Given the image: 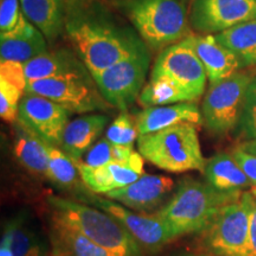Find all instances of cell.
<instances>
[{"mask_svg": "<svg viewBox=\"0 0 256 256\" xmlns=\"http://www.w3.org/2000/svg\"><path fill=\"white\" fill-rule=\"evenodd\" d=\"M177 256H216V255H212V254H210V255H198V254H186V252H185V254L177 255Z\"/></svg>", "mask_w": 256, "mask_h": 256, "instance_id": "ab89813d", "label": "cell"}, {"mask_svg": "<svg viewBox=\"0 0 256 256\" xmlns=\"http://www.w3.org/2000/svg\"><path fill=\"white\" fill-rule=\"evenodd\" d=\"M234 159L238 162L241 168L247 174V177L252 184V188L256 186V156L249 154V153L242 151L238 147L235 148L232 153Z\"/></svg>", "mask_w": 256, "mask_h": 256, "instance_id": "d590c367", "label": "cell"}, {"mask_svg": "<svg viewBox=\"0 0 256 256\" xmlns=\"http://www.w3.org/2000/svg\"><path fill=\"white\" fill-rule=\"evenodd\" d=\"M243 192L216 190L208 183L184 179L166 206L154 214L168 226L172 240L200 234L229 204L242 198Z\"/></svg>", "mask_w": 256, "mask_h": 256, "instance_id": "3957f363", "label": "cell"}, {"mask_svg": "<svg viewBox=\"0 0 256 256\" xmlns=\"http://www.w3.org/2000/svg\"><path fill=\"white\" fill-rule=\"evenodd\" d=\"M144 156L134 152L127 164L110 162L101 168H88L76 162L83 184L96 194H107L133 184L144 176Z\"/></svg>", "mask_w": 256, "mask_h": 256, "instance_id": "9a60e30c", "label": "cell"}, {"mask_svg": "<svg viewBox=\"0 0 256 256\" xmlns=\"http://www.w3.org/2000/svg\"><path fill=\"white\" fill-rule=\"evenodd\" d=\"M194 48L196 50L204 68H206L210 84L222 82L238 72L241 64L238 57L217 40L214 34L192 36Z\"/></svg>", "mask_w": 256, "mask_h": 256, "instance_id": "e0dca14e", "label": "cell"}, {"mask_svg": "<svg viewBox=\"0 0 256 256\" xmlns=\"http://www.w3.org/2000/svg\"><path fill=\"white\" fill-rule=\"evenodd\" d=\"M87 203L100 209L108 215L119 220L133 238L139 243L144 252H158L162 247L174 241L168 226L162 220L156 218L154 215H140V214L120 206L116 202L110 198H101L98 196H92L88 200H84Z\"/></svg>", "mask_w": 256, "mask_h": 256, "instance_id": "7c38bea8", "label": "cell"}, {"mask_svg": "<svg viewBox=\"0 0 256 256\" xmlns=\"http://www.w3.org/2000/svg\"><path fill=\"white\" fill-rule=\"evenodd\" d=\"M25 90L8 80L0 78V116L6 122H16L19 116V106Z\"/></svg>", "mask_w": 256, "mask_h": 256, "instance_id": "f546056e", "label": "cell"}, {"mask_svg": "<svg viewBox=\"0 0 256 256\" xmlns=\"http://www.w3.org/2000/svg\"><path fill=\"white\" fill-rule=\"evenodd\" d=\"M110 122V118L102 114L84 115L70 121L63 134L60 148L75 162H81L82 156L96 144Z\"/></svg>", "mask_w": 256, "mask_h": 256, "instance_id": "ac0fdd59", "label": "cell"}, {"mask_svg": "<svg viewBox=\"0 0 256 256\" xmlns=\"http://www.w3.org/2000/svg\"><path fill=\"white\" fill-rule=\"evenodd\" d=\"M249 209L241 200L223 208L200 234L203 248L216 256H243L248 240Z\"/></svg>", "mask_w": 256, "mask_h": 256, "instance_id": "30bf717a", "label": "cell"}, {"mask_svg": "<svg viewBox=\"0 0 256 256\" xmlns=\"http://www.w3.org/2000/svg\"><path fill=\"white\" fill-rule=\"evenodd\" d=\"M242 197L247 202L249 209L248 240L243 256H256V198L252 192H243Z\"/></svg>", "mask_w": 256, "mask_h": 256, "instance_id": "836d02e7", "label": "cell"}, {"mask_svg": "<svg viewBox=\"0 0 256 256\" xmlns=\"http://www.w3.org/2000/svg\"><path fill=\"white\" fill-rule=\"evenodd\" d=\"M238 132L240 138L244 142L256 139V78H252L246 92L244 106Z\"/></svg>", "mask_w": 256, "mask_h": 256, "instance_id": "1f68e13d", "label": "cell"}, {"mask_svg": "<svg viewBox=\"0 0 256 256\" xmlns=\"http://www.w3.org/2000/svg\"><path fill=\"white\" fill-rule=\"evenodd\" d=\"M256 19V0H192L190 28L214 34Z\"/></svg>", "mask_w": 256, "mask_h": 256, "instance_id": "8fae6325", "label": "cell"}, {"mask_svg": "<svg viewBox=\"0 0 256 256\" xmlns=\"http://www.w3.org/2000/svg\"><path fill=\"white\" fill-rule=\"evenodd\" d=\"M204 176L206 183L220 191L236 192L252 188L241 166L228 153H220L206 162Z\"/></svg>", "mask_w": 256, "mask_h": 256, "instance_id": "7402d4cb", "label": "cell"}, {"mask_svg": "<svg viewBox=\"0 0 256 256\" xmlns=\"http://www.w3.org/2000/svg\"><path fill=\"white\" fill-rule=\"evenodd\" d=\"M140 134L138 130L136 122H134L130 114L124 112L115 119L107 130V138L113 145L132 146L139 139Z\"/></svg>", "mask_w": 256, "mask_h": 256, "instance_id": "4dcf8cb0", "label": "cell"}, {"mask_svg": "<svg viewBox=\"0 0 256 256\" xmlns=\"http://www.w3.org/2000/svg\"><path fill=\"white\" fill-rule=\"evenodd\" d=\"M51 218L78 230L114 256H144V250L126 228L98 208L57 196L48 197Z\"/></svg>", "mask_w": 256, "mask_h": 256, "instance_id": "277c9868", "label": "cell"}, {"mask_svg": "<svg viewBox=\"0 0 256 256\" xmlns=\"http://www.w3.org/2000/svg\"><path fill=\"white\" fill-rule=\"evenodd\" d=\"M64 32L92 75L150 49L104 0H64Z\"/></svg>", "mask_w": 256, "mask_h": 256, "instance_id": "6da1fadb", "label": "cell"}, {"mask_svg": "<svg viewBox=\"0 0 256 256\" xmlns=\"http://www.w3.org/2000/svg\"><path fill=\"white\" fill-rule=\"evenodd\" d=\"M203 115L196 102L160 106L145 108L136 118V126L140 136L159 132L180 124H203Z\"/></svg>", "mask_w": 256, "mask_h": 256, "instance_id": "2e32d148", "label": "cell"}, {"mask_svg": "<svg viewBox=\"0 0 256 256\" xmlns=\"http://www.w3.org/2000/svg\"><path fill=\"white\" fill-rule=\"evenodd\" d=\"M48 51V40L37 28L22 36L0 38L2 60L24 64Z\"/></svg>", "mask_w": 256, "mask_h": 256, "instance_id": "d4e9b609", "label": "cell"}, {"mask_svg": "<svg viewBox=\"0 0 256 256\" xmlns=\"http://www.w3.org/2000/svg\"><path fill=\"white\" fill-rule=\"evenodd\" d=\"M36 28L25 17L19 0L0 2V38H11L28 34Z\"/></svg>", "mask_w": 256, "mask_h": 256, "instance_id": "83f0119b", "label": "cell"}, {"mask_svg": "<svg viewBox=\"0 0 256 256\" xmlns=\"http://www.w3.org/2000/svg\"><path fill=\"white\" fill-rule=\"evenodd\" d=\"M134 151L132 146L124 145H113V162H119V164H127L130 162Z\"/></svg>", "mask_w": 256, "mask_h": 256, "instance_id": "8d00e7d4", "label": "cell"}, {"mask_svg": "<svg viewBox=\"0 0 256 256\" xmlns=\"http://www.w3.org/2000/svg\"><path fill=\"white\" fill-rule=\"evenodd\" d=\"M252 78L236 72L232 78L211 84L204 98L202 115L206 126L215 134H226L238 127L247 89Z\"/></svg>", "mask_w": 256, "mask_h": 256, "instance_id": "ba28073f", "label": "cell"}, {"mask_svg": "<svg viewBox=\"0 0 256 256\" xmlns=\"http://www.w3.org/2000/svg\"><path fill=\"white\" fill-rule=\"evenodd\" d=\"M138 31L152 51L191 36L192 0H104Z\"/></svg>", "mask_w": 256, "mask_h": 256, "instance_id": "7a4b0ae2", "label": "cell"}, {"mask_svg": "<svg viewBox=\"0 0 256 256\" xmlns=\"http://www.w3.org/2000/svg\"><path fill=\"white\" fill-rule=\"evenodd\" d=\"M216 38L238 57L241 69L256 66V19L220 32Z\"/></svg>", "mask_w": 256, "mask_h": 256, "instance_id": "cb8c5ba5", "label": "cell"}, {"mask_svg": "<svg viewBox=\"0 0 256 256\" xmlns=\"http://www.w3.org/2000/svg\"><path fill=\"white\" fill-rule=\"evenodd\" d=\"M138 148L147 162L171 174L204 172L206 165L196 124H180L140 136Z\"/></svg>", "mask_w": 256, "mask_h": 256, "instance_id": "5b68a950", "label": "cell"}, {"mask_svg": "<svg viewBox=\"0 0 256 256\" xmlns=\"http://www.w3.org/2000/svg\"><path fill=\"white\" fill-rule=\"evenodd\" d=\"M192 36L165 48L159 54L152 76H164L177 83L192 102H197L206 92L208 75L194 48Z\"/></svg>", "mask_w": 256, "mask_h": 256, "instance_id": "9c48e42d", "label": "cell"}, {"mask_svg": "<svg viewBox=\"0 0 256 256\" xmlns=\"http://www.w3.org/2000/svg\"><path fill=\"white\" fill-rule=\"evenodd\" d=\"M14 156L28 171L36 174H46L49 168V144L20 124L14 142Z\"/></svg>", "mask_w": 256, "mask_h": 256, "instance_id": "603a6c76", "label": "cell"}, {"mask_svg": "<svg viewBox=\"0 0 256 256\" xmlns=\"http://www.w3.org/2000/svg\"><path fill=\"white\" fill-rule=\"evenodd\" d=\"M238 148L249 153V154L256 156V139L249 140V142H244L238 146Z\"/></svg>", "mask_w": 256, "mask_h": 256, "instance_id": "f35d334b", "label": "cell"}, {"mask_svg": "<svg viewBox=\"0 0 256 256\" xmlns=\"http://www.w3.org/2000/svg\"><path fill=\"white\" fill-rule=\"evenodd\" d=\"M25 17L55 42L64 31V0H19Z\"/></svg>", "mask_w": 256, "mask_h": 256, "instance_id": "44dd1931", "label": "cell"}, {"mask_svg": "<svg viewBox=\"0 0 256 256\" xmlns=\"http://www.w3.org/2000/svg\"><path fill=\"white\" fill-rule=\"evenodd\" d=\"M26 92L49 98L66 108L69 113L83 114L104 110L106 104H108L89 72L68 74L28 83Z\"/></svg>", "mask_w": 256, "mask_h": 256, "instance_id": "52a82bcc", "label": "cell"}, {"mask_svg": "<svg viewBox=\"0 0 256 256\" xmlns=\"http://www.w3.org/2000/svg\"><path fill=\"white\" fill-rule=\"evenodd\" d=\"M0 78L8 80V81L26 92L28 81L23 63L2 60V63H0Z\"/></svg>", "mask_w": 256, "mask_h": 256, "instance_id": "e575fe53", "label": "cell"}, {"mask_svg": "<svg viewBox=\"0 0 256 256\" xmlns=\"http://www.w3.org/2000/svg\"><path fill=\"white\" fill-rule=\"evenodd\" d=\"M252 196H254L255 198H256V186H254V188H252Z\"/></svg>", "mask_w": 256, "mask_h": 256, "instance_id": "60d3db41", "label": "cell"}, {"mask_svg": "<svg viewBox=\"0 0 256 256\" xmlns=\"http://www.w3.org/2000/svg\"><path fill=\"white\" fill-rule=\"evenodd\" d=\"M52 256H114L72 226L50 218Z\"/></svg>", "mask_w": 256, "mask_h": 256, "instance_id": "ffe728a7", "label": "cell"}, {"mask_svg": "<svg viewBox=\"0 0 256 256\" xmlns=\"http://www.w3.org/2000/svg\"><path fill=\"white\" fill-rule=\"evenodd\" d=\"M139 102L145 108H148L192 101L190 96L172 80L151 75V80L146 83L139 96Z\"/></svg>", "mask_w": 256, "mask_h": 256, "instance_id": "484cf974", "label": "cell"}, {"mask_svg": "<svg viewBox=\"0 0 256 256\" xmlns=\"http://www.w3.org/2000/svg\"><path fill=\"white\" fill-rule=\"evenodd\" d=\"M78 174L75 160L60 147L49 145V168L46 177L60 188H72L78 183Z\"/></svg>", "mask_w": 256, "mask_h": 256, "instance_id": "4316f807", "label": "cell"}, {"mask_svg": "<svg viewBox=\"0 0 256 256\" xmlns=\"http://www.w3.org/2000/svg\"><path fill=\"white\" fill-rule=\"evenodd\" d=\"M174 188V182L172 178L144 174L133 184L112 191L106 197L136 212L146 214L162 206L172 194Z\"/></svg>", "mask_w": 256, "mask_h": 256, "instance_id": "5bb4252c", "label": "cell"}, {"mask_svg": "<svg viewBox=\"0 0 256 256\" xmlns=\"http://www.w3.org/2000/svg\"><path fill=\"white\" fill-rule=\"evenodd\" d=\"M0 256H14V248H12V234L8 226H6L4 236L0 244Z\"/></svg>", "mask_w": 256, "mask_h": 256, "instance_id": "74e56055", "label": "cell"}, {"mask_svg": "<svg viewBox=\"0 0 256 256\" xmlns=\"http://www.w3.org/2000/svg\"><path fill=\"white\" fill-rule=\"evenodd\" d=\"M151 66V49L127 57L110 68L92 74L102 98L112 107L127 110L142 94Z\"/></svg>", "mask_w": 256, "mask_h": 256, "instance_id": "8992f818", "label": "cell"}, {"mask_svg": "<svg viewBox=\"0 0 256 256\" xmlns=\"http://www.w3.org/2000/svg\"><path fill=\"white\" fill-rule=\"evenodd\" d=\"M25 76L28 83L54 78L68 74H84L89 70L78 56L69 50H58L43 54L24 63Z\"/></svg>", "mask_w": 256, "mask_h": 256, "instance_id": "d6986e66", "label": "cell"}, {"mask_svg": "<svg viewBox=\"0 0 256 256\" xmlns=\"http://www.w3.org/2000/svg\"><path fill=\"white\" fill-rule=\"evenodd\" d=\"M12 234L14 256H44V247L36 232L19 217L8 224Z\"/></svg>", "mask_w": 256, "mask_h": 256, "instance_id": "f1b7e54d", "label": "cell"}, {"mask_svg": "<svg viewBox=\"0 0 256 256\" xmlns=\"http://www.w3.org/2000/svg\"><path fill=\"white\" fill-rule=\"evenodd\" d=\"M69 112L43 96L25 92L19 106L18 122L52 146H62Z\"/></svg>", "mask_w": 256, "mask_h": 256, "instance_id": "4fadbf2b", "label": "cell"}, {"mask_svg": "<svg viewBox=\"0 0 256 256\" xmlns=\"http://www.w3.org/2000/svg\"><path fill=\"white\" fill-rule=\"evenodd\" d=\"M88 168H101L113 162V144L106 138L98 142L89 150L84 162H80Z\"/></svg>", "mask_w": 256, "mask_h": 256, "instance_id": "d6a6232c", "label": "cell"}]
</instances>
